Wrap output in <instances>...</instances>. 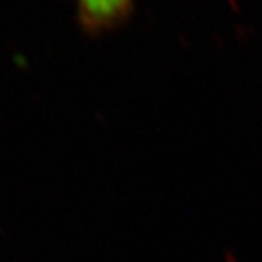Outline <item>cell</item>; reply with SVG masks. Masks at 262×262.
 Masks as SVG:
<instances>
[{
    "instance_id": "6da1fadb",
    "label": "cell",
    "mask_w": 262,
    "mask_h": 262,
    "mask_svg": "<svg viewBox=\"0 0 262 262\" xmlns=\"http://www.w3.org/2000/svg\"><path fill=\"white\" fill-rule=\"evenodd\" d=\"M77 5L84 28L94 32L120 24L131 10V0H77Z\"/></svg>"
}]
</instances>
